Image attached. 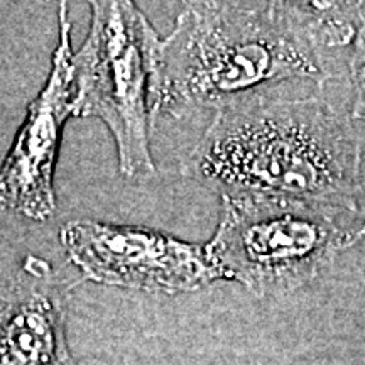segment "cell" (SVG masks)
Here are the masks:
<instances>
[{"label":"cell","mask_w":365,"mask_h":365,"mask_svg":"<svg viewBox=\"0 0 365 365\" xmlns=\"http://www.w3.org/2000/svg\"><path fill=\"white\" fill-rule=\"evenodd\" d=\"M71 26L66 6L59 9V44L51 75L29 105L19 135L0 170V208L33 220H48L54 213L53 175L63 124L73 115Z\"/></svg>","instance_id":"obj_6"},{"label":"cell","mask_w":365,"mask_h":365,"mask_svg":"<svg viewBox=\"0 0 365 365\" xmlns=\"http://www.w3.org/2000/svg\"><path fill=\"white\" fill-rule=\"evenodd\" d=\"M362 145L319 97H250L215 112L182 175L220 195L309 200L359 212Z\"/></svg>","instance_id":"obj_2"},{"label":"cell","mask_w":365,"mask_h":365,"mask_svg":"<svg viewBox=\"0 0 365 365\" xmlns=\"http://www.w3.org/2000/svg\"><path fill=\"white\" fill-rule=\"evenodd\" d=\"M365 239L359 212L281 196H222V217L205 245L223 279L255 296L298 289Z\"/></svg>","instance_id":"obj_3"},{"label":"cell","mask_w":365,"mask_h":365,"mask_svg":"<svg viewBox=\"0 0 365 365\" xmlns=\"http://www.w3.org/2000/svg\"><path fill=\"white\" fill-rule=\"evenodd\" d=\"M24 264L17 279L0 287V365H76L51 267L33 255Z\"/></svg>","instance_id":"obj_7"},{"label":"cell","mask_w":365,"mask_h":365,"mask_svg":"<svg viewBox=\"0 0 365 365\" xmlns=\"http://www.w3.org/2000/svg\"><path fill=\"white\" fill-rule=\"evenodd\" d=\"M61 242L70 261L103 284L186 293L223 279L205 247L150 228L70 222Z\"/></svg>","instance_id":"obj_5"},{"label":"cell","mask_w":365,"mask_h":365,"mask_svg":"<svg viewBox=\"0 0 365 365\" xmlns=\"http://www.w3.org/2000/svg\"><path fill=\"white\" fill-rule=\"evenodd\" d=\"M161 41L132 2L91 4L88 38L73 56V115L98 117L115 137L120 171H154L150 132Z\"/></svg>","instance_id":"obj_4"},{"label":"cell","mask_w":365,"mask_h":365,"mask_svg":"<svg viewBox=\"0 0 365 365\" xmlns=\"http://www.w3.org/2000/svg\"><path fill=\"white\" fill-rule=\"evenodd\" d=\"M352 46V59H350L354 83L352 117L365 122V2L360 4L357 31Z\"/></svg>","instance_id":"obj_8"},{"label":"cell","mask_w":365,"mask_h":365,"mask_svg":"<svg viewBox=\"0 0 365 365\" xmlns=\"http://www.w3.org/2000/svg\"><path fill=\"white\" fill-rule=\"evenodd\" d=\"M362 2H191L161 41L154 117L220 110L287 80L322 85Z\"/></svg>","instance_id":"obj_1"}]
</instances>
